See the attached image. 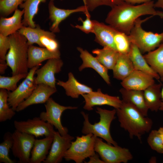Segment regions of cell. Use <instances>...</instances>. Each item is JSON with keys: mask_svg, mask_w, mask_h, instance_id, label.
Wrapping results in <instances>:
<instances>
[{"mask_svg": "<svg viewBox=\"0 0 163 163\" xmlns=\"http://www.w3.org/2000/svg\"><path fill=\"white\" fill-rule=\"evenodd\" d=\"M161 83H155L150 86L144 91L143 94L146 104L149 110L157 112L161 103Z\"/></svg>", "mask_w": 163, "mask_h": 163, "instance_id": "26", "label": "cell"}, {"mask_svg": "<svg viewBox=\"0 0 163 163\" xmlns=\"http://www.w3.org/2000/svg\"><path fill=\"white\" fill-rule=\"evenodd\" d=\"M83 2H84V4H85V0H82Z\"/></svg>", "mask_w": 163, "mask_h": 163, "instance_id": "50", "label": "cell"}, {"mask_svg": "<svg viewBox=\"0 0 163 163\" xmlns=\"http://www.w3.org/2000/svg\"><path fill=\"white\" fill-rule=\"evenodd\" d=\"M46 0H26L21 4L19 7L24 10L22 23L24 26L35 27L36 24L33 19L38 12L39 6L41 3H45Z\"/></svg>", "mask_w": 163, "mask_h": 163, "instance_id": "28", "label": "cell"}, {"mask_svg": "<svg viewBox=\"0 0 163 163\" xmlns=\"http://www.w3.org/2000/svg\"><path fill=\"white\" fill-rule=\"evenodd\" d=\"M63 64V62L60 58L48 59L43 66L37 69L35 72L36 84H43L56 88L55 75L61 71Z\"/></svg>", "mask_w": 163, "mask_h": 163, "instance_id": "12", "label": "cell"}, {"mask_svg": "<svg viewBox=\"0 0 163 163\" xmlns=\"http://www.w3.org/2000/svg\"><path fill=\"white\" fill-rule=\"evenodd\" d=\"M46 111L41 112L39 117L43 121L47 122L55 127L62 136L68 134V130L64 126L61 122V117L63 112L66 110L75 109L77 107L65 106L56 102L50 97L45 103Z\"/></svg>", "mask_w": 163, "mask_h": 163, "instance_id": "8", "label": "cell"}, {"mask_svg": "<svg viewBox=\"0 0 163 163\" xmlns=\"http://www.w3.org/2000/svg\"><path fill=\"white\" fill-rule=\"evenodd\" d=\"M15 129L33 135L35 137L53 136L56 132L54 126L42 120L39 117L26 121L15 120L14 123Z\"/></svg>", "mask_w": 163, "mask_h": 163, "instance_id": "11", "label": "cell"}, {"mask_svg": "<svg viewBox=\"0 0 163 163\" xmlns=\"http://www.w3.org/2000/svg\"><path fill=\"white\" fill-rule=\"evenodd\" d=\"M105 22L116 30L129 35L136 20L142 15H158L152 1L134 5L125 2L111 8Z\"/></svg>", "mask_w": 163, "mask_h": 163, "instance_id": "1", "label": "cell"}, {"mask_svg": "<svg viewBox=\"0 0 163 163\" xmlns=\"http://www.w3.org/2000/svg\"><path fill=\"white\" fill-rule=\"evenodd\" d=\"M158 130L163 142V127H160Z\"/></svg>", "mask_w": 163, "mask_h": 163, "instance_id": "47", "label": "cell"}, {"mask_svg": "<svg viewBox=\"0 0 163 163\" xmlns=\"http://www.w3.org/2000/svg\"><path fill=\"white\" fill-rule=\"evenodd\" d=\"M142 20L138 18L129 35L132 43L136 45L142 53L149 52L158 47L163 40V32L154 33L143 30L142 24L151 17Z\"/></svg>", "mask_w": 163, "mask_h": 163, "instance_id": "5", "label": "cell"}, {"mask_svg": "<svg viewBox=\"0 0 163 163\" xmlns=\"http://www.w3.org/2000/svg\"><path fill=\"white\" fill-rule=\"evenodd\" d=\"M119 91L122 96V101L133 105L144 116H147L149 110L145 102L143 91L122 88L120 89Z\"/></svg>", "mask_w": 163, "mask_h": 163, "instance_id": "24", "label": "cell"}, {"mask_svg": "<svg viewBox=\"0 0 163 163\" xmlns=\"http://www.w3.org/2000/svg\"><path fill=\"white\" fill-rule=\"evenodd\" d=\"M92 53L96 55V58L108 70L113 69L119 54L117 50L107 47L96 49L92 50Z\"/></svg>", "mask_w": 163, "mask_h": 163, "instance_id": "30", "label": "cell"}, {"mask_svg": "<svg viewBox=\"0 0 163 163\" xmlns=\"http://www.w3.org/2000/svg\"><path fill=\"white\" fill-rule=\"evenodd\" d=\"M24 10L17 9L13 15L8 18L1 16L0 19V34L5 36L18 31L23 26L21 20Z\"/></svg>", "mask_w": 163, "mask_h": 163, "instance_id": "23", "label": "cell"}, {"mask_svg": "<svg viewBox=\"0 0 163 163\" xmlns=\"http://www.w3.org/2000/svg\"><path fill=\"white\" fill-rule=\"evenodd\" d=\"M152 1V0H124L125 2L132 5L136 3H144Z\"/></svg>", "mask_w": 163, "mask_h": 163, "instance_id": "43", "label": "cell"}, {"mask_svg": "<svg viewBox=\"0 0 163 163\" xmlns=\"http://www.w3.org/2000/svg\"><path fill=\"white\" fill-rule=\"evenodd\" d=\"M135 69L128 54L119 53L116 63L112 69L114 78L122 81Z\"/></svg>", "mask_w": 163, "mask_h": 163, "instance_id": "27", "label": "cell"}, {"mask_svg": "<svg viewBox=\"0 0 163 163\" xmlns=\"http://www.w3.org/2000/svg\"><path fill=\"white\" fill-rule=\"evenodd\" d=\"M93 21V33L95 36V41L103 47H109L117 50L114 37L117 30L109 25H106L96 20Z\"/></svg>", "mask_w": 163, "mask_h": 163, "instance_id": "18", "label": "cell"}, {"mask_svg": "<svg viewBox=\"0 0 163 163\" xmlns=\"http://www.w3.org/2000/svg\"><path fill=\"white\" fill-rule=\"evenodd\" d=\"M96 112L99 115L100 120L93 124L89 121L88 114L81 112L84 119L82 133L85 135L92 134L97 137L103 139L110 145H118L117 142L113 139L110 132L111 123L116 118V109L109 110L97 107Z\"/></svg>", "mask_w": 163, "mask_h": 163, "instance_id": "4", "label": "cell"}, {"mask_svg": "<svg viewBox=\"0 0 163 163\" xmlns=\"http://www.w3.org/2000/svg\"><path fill=\"white\" fill-rule=\"evenodd\" d=\"M155 8H160L163 10V0H157L154 4Z\"/></svg>", "mask_w": 163, "mask_h": 163, "instance_id": "45", "label": "cell"}, {"mask_svg": "<svg viewBox=\"0 0 163 163\" xmlns=\"http://www.w3.org/2000/svg\"><path fill=\"white\" fill-rule=\"evenodd\" d=\"M84 98L85 104L84 109L88 111L93 110L96 106L107 105L117 109L119 108L122 103V101L118 96H113L103 93L100 89L96 91H92L82 95Z\"/></svg>", "mask_w": 163, "mask_h": 163, "instance_id": "14", "label": "cell"}, {"mask_svg": "<svg viewBox=\"0 0 163 163\" xmlns=\"http://www.w3.org/2000/svg\"><path fill=\"white\" fill-rule=\"evenodd\" d=\"M40 42L43 47L53 52L59 50V44L56 37L46 35L41 36Z\"/></svg>", "mask_w": 163, "mask_h": 163, "instance_id": "39", "label": "cell"}, {"mask_svg": "<svg viewBox=\"0 0 163 163\" xmlns=\"http://www.w3.org/2000/svg\"><path fill=\"white\" fill-rule=\"evenodd\" d=\"M74 137L67 134L62 136L56 131L53 142L47 158L43 163H59L64 158L65 154L70 147Z\"/></svg>", "mask_w": 163, "mask_h": 163, "instance_id": "13", "label": "cell"}, {"mask_svg": "<svg viewBox=\"0 0 163 163\" xmlns=\"http://www.w3.org/2000/svg\"><path fill=\"white\" fill-rule=\"evenodd\" d=\"M12 136L13 144L11 150L13 155L18 159L20 163H30L35 136L16 129Z\"/></svg>", "mask_w": 163, "mask_h": 163, "instance_id": "10", "label": "cell"}, {"mask_svg": "<svg viewBox=\"0 0 163 163\" xmlns=\"http://www.w3.org/2000/svg\"><path fill=\"white\" fill-rule=\"evenodd\" d=\"M148 64L160 78L163 76V43L156 50L143 56Z\"/></svg>", "mask_w": 163, "mask_h": 163, "instance_id": "31", "label": "cell"}, {"mask_svg": "<svg viewBox=\"0 0 163 163\" xmlns=\"http://www.w3.org/2000/svg\"><path fill=\"white\" fill-rule=\"evenodd\" d=\"M124 2V0H85L84 5L89 11H92L100 6L105 5L112 8Z\"/></svg>", "mask_w": 163, "mask_h": 163, "instance_id": "38", "label": "cell"}, {"mask_svg": "<svg viewBox=\"0 0 163 163\" xmlns=\"http://www.w3.org/2000/svg\"><path fill=\"white\" fill-rule=\"evenodd\" d=\"M61 0V1H62V0Z\"/></svg>", "mask_w": 163, "mask_h": 163, "instance_id": "51", "label": "cell"}, {"mask_svg": "<svg viewBox=\"0 0 163 163\" xmlns=\"http://www.w3.org/2000/svg\"><path fill=\"white\" fill-rule=\"evenodd\" d=\"M18 31L26 38L29 46L36 43L43 47L40 40L41 36L46 35L56 37L54 33L42 29L38 24L34 28L23 26Z\"/></svg>", "mask_w": 163, "mask_h": 163, "instance_id": "29", "label": "cell"}, {"mask_svg": "<svg viewBox=\"0 0 163 163\" xmlns=\"http://www.w3.org/2000/svg\"><path fill=\"white\" fill-rule=\"evenodd\" d=\"M57 84L64 88L67 96L73 98H77L80 95L93 91L91 88L78 81L71 72L69 73L68 79L67 81L58 80Z\"/></svg>", "mask_w": 163, "mask_h": 163, "instance_id": "21", "label": "cell"}, {"mask_svg": "<svg viewBox=\"0 0 163 163\" xmlns=\"http://www.w3.org/2000/svg\"><path fill=\"white\" fill-rule=\"evenodd\" d=\"M26 0H0V13L1 16L9 15Z\"/></svg>", "mask_w": 163, "mask_h": 163, "instance_id": "36", "label": "cell"}, {"mask_svg": "<svg viewBox=\"0 0 163 163\" xmlns=\"http://www.w3.org/2000/svg\"><path fill=\"white\" fill-rule=\"evenodd\" d=\"M84 13L86 16L85 20L83 21L81 18H78L79 20L82 22V25H81L76 24L75 27L86 34L93 33L94 24L93 20L91 19V15L89 11L87 10Z\"/></svg>", "mask_w": 163, "mask_h": 163, "instance_id": "40", "label": "cell"}, {"mask_svg": "<svg viewBox=\"0 0 163 163\" xmlns=\"http://www.w3.org/2000/svg\"><path fill=\"white\" fill-rule=\"evenodd\" d=\"M28 73L20 74L11 77L0 76V88L12 91L17 87V84L21 79L25 78Z\"/></svg>", "mask_w": 163, "mask_h": 163, "instance_id": "35", "label": "cell"}, {"mask_svg": "<svg viewBox=\"0 0 163 163\" xmlns=\"http://www.w3.org/2000/svg\"><path fill=\"white\" fill-rule=\"evenodd\" d=\"M114 41L116 50L119 53L128 54L132 44L129 35L117 30L114 34Z\"/></svg>", "mask_w": 163, "mask_h": 163, "instance_id": "34", "label": "cell"}, {"mask_svg": "<svg viewBox=\"0 0 163 163\" xmlns=\"http://www.w3.org/2000/svg\"><path fill=\"white\" fill-rule=\"evenodd\" d=\"M8 91L3 89H0V122L11 120L15 115V111L10 107L8 102Z\"/></svg>", "mask_w": 163, "mask_h": 163, "instance_id": "32", "label": "cell"}, {"mask_svg": "<svg viewBox=\"0 0 163 163\" xmlns=\"http://www.w3.org/2000/svg\"><path fill=\"white\" fill-rule=\"evenodd\" d=\"M158 15L161 18H163V12L162 11H159ZM162 43H163V40Z\"/></svg>", "mask_w": 163, "mask_h": 163, "instance_id": "48", "label": "cell"}, {"mask_svg": "<svg viewBox=\"0 0 163 163\" xmlns=\"http://www.w3.org/2000/svg\"><path fill=\"white\" fill-rule=\"evenodd\" d=\"M53 136L35 139L32 149L30 163H41L46 160L49 153Z\"/></svg>", "mask_w": 163, "mask_h": 163, "instance_id": "22", "label": "cell"}, {"mask_svg": "<svg viewBox=\"0 0 163 163\" xmlns=\"http://www.w3.org/2000/svg\"><path fill=\"white\" fill-rule=\"evenodd\" d=\"M59 50L53 52L44 47L29 45L28 50L27 66L32 69L43 61L52 58H60Z\"/></svg>", "mask_w": 163, "mask_h": 163, "instance_id": "20", "label": "cell"}, {"mask_svg": "<svg viewBox=\"0 0 163 163\" xmlns=\"http://www.w3.org/2000/svg\"><path fill=\"white\" fill-rule=\"evenodd\" d=\"M155 79L147 73L134 70L121 84L123 88L126 89L143 91L155 83Z\"/></svg>", "mask_w": 163, "mask_h": 163, "instance_id": "17", "label": "cell"}, {"mask_svg": "<svg viewBox=\"0 0 163 163\" xmlns=\"http://www.w3.org/2000/svg\"><path fill=\"white\" fill-rule=\"evenodd\" d=\"M3 139L0 144V163H14L16 161L11 159L9 155L13 144L12 133L9 132L5 133Z\"/></svg>", "mask_w": 163, "mask_h": 163, "instance_id": "33", "label": "cell"}, {"mask_svg": "<svg viewBox=\"0 0 163 163\" xmlns=\"http://www.w3.org/2000/svg\"><path fill=\"white\" fill-rule=\"evenodd\" d=\"M116 110L120 126L128 132L130 138L135 136L141 141L142 136L151 130L152 119L131 104L122 101L120 107Z\"/></svg>", "mask_w": 163, "mask_h": 163, "instance_id": "2", "label": "cell"}, {"mask_svg": "<svg viewBox=\"0 0 163 163\" xmlns=\"http://www.w3.org/2000/svg\"><path fill=\"white\" fill-rule=\"evenodd\" d=\"M97 137L91 133L77 136L74 141L72 142L64 158L67 161L73 160L76 163H82L86 158L95 153L94 145Z\"/></svg>", "mask_w": 163, "mask_h": 163, "instance_id": "6", "label": "cell"}, {"mask_svg": "<svg viewBox=\"0 0 163 163\" xmlns=\"http://www.w3.org/2000/svg\"><path fill=\"white\" fill-rule=\"evenodd\" d=\"M159 110L163 111V86L161 89V103Z\"/></svg>", "mask_w": 163, "mask_h": 163, "instance_id": "46", "label": "cell"}, {"mask_svg": "<svg viewBox=\"0 0 163 163\" xmlns=\"http://www.w3.org/2000/svg\"><path fill=\"white\" fill-rule=\"evenodd\" d=\"M89 160L87 162L88 163H104L102 160L100 159L98 155L95 153L94 155L90 156L89 157Z\"/></svg>", "mask_w": 163, "mask_h": 163, "instance_id": "42", "label": "cell"}, {"mask_svg": "<svg viewBox=\"0 0 163 163\" xmlns=\"http://www.w3.org/2000/svg\"><path fill=\"white\" fill-rule=\"evenodd\" d=\"M94 150L104 163H126L133 158L128 149L110 145L98 137L95 140Z\"/></svg>", "mask_w": 163, "mask_h": 163, "instance_id": "7", "label": "cell"}, {"mask_svg": "<svg viewBox=\"0 0 163 163\" xmlns=\"http://www.w3.org/2000/svg\"><path fill=\"white\" fill-rule=\"evenodd\" d=\"M10 38L0 34V63H6L5 58L10 47Z\"/></svg>", "mask_w": 163, "mask_h": 163, "instance_id": "41", "label": "cell"}, {"mask_svg": "<svg viewBox=\"0 0 163 163\" xmlns=\"http://www.w3.org/2000/svg\"><path fill=\"white\" fill-rule=\"evenodd\" d=\"M147 142L152 150L159 153H163V142L158 130H152L147 139Z\"/></svg>", "mask_w": 163, "mask_h": 163, "instance_id": "37", "label": "cell"}, {"mask_svg": "<svg viewBox=\"0 0 163 163\" xmlns=\"http://www.w3.org/2000/svg\"><path fill=\"white\" fill-rule=\"evenodd\" d=\"M10 47L7 54L5 61L12 70V75L28 73L27 40L18 31L9 36Z\"/></svg>", "mask_w": 163, "mask_h": 163, "instance_id": "3", "label": "cell"}, {"mask_svg": "<svg viewBox=\"0 0 163 163\" xmlns=\"http://www.w3.org/2000/svg\"><path fill=\"white\" fill-rule=\"evenodd\" d=\"M57 91L56 88L45 84L37 85L30 95L18 106L16 111H21L32 105L45 103Z\"/></svg>", "mask_w": 163, "mask_h": 163, "instance_id": "16", "label": "cell"}, {"mask_svg": "<svg viewBox=\"0 0 163 163\" xmlns=\"http://www.w3.org/2000/svg\"><path fill=\"white\" fill-rule=\"evenodd\" d=\"M54 1V0H50L48 7L49 18L51 23L50 30V31L54 33L60 32L59 24L62 21L71 14L77 12H82L84 13L88 10L86 6L84 5L74 9H61L55 6Z\"/></svg>", "mask_w": 163, "mask_h": 163, "instance_id": "15", "label": "cell"}, {"mask_svg": "<svg viewBox=\"0 0 163 163\" xmlns=\"http://www.w3.org/2000/svg\"><path fill=\"white\" fill-rule=\"evenodd\" d=\"M128 55L135 70L140 71L152 76L155 79H160L159 75L150 66L137 47L132 43Z\"/></svg>", "mask_w": 163, "mask_h": 163, "instance_id": "25", "label": "cell"}, {"mask_svg": "<svg viewBox=\"0 0 163 163\" xmlns=\"http://www.w3.org/2000/svg\"></svg>", "mask_w": 163, "mask_h": 163, "instance_id": "52", "label": "cell"}, {"mask_svg": "<svg viewBox=\"0 0 163 163\" xmlns=\"http://www.w3.org/2000/svg\"><path fill=\"white\" fill-rule=\"evenodd\" d=\"M8 66L6 63H0V73L3 74L5 72V70Z\"/></svg>", "mask_w": 163, "mask_h": 163, "instance_id": "44", "label": "cell"}, {"mask_svg": "<svg viewBox=\"0 0 163 163\" xmlns=\"http://www.w3.org/2000/svg\"><path fill=\"white\" fill-rule=\"evenodd\" d=\"M77 49L80 53V56L83 62L78 68L79 71H82L85 68H91L100 75L107 84L110 85V82L108 69L87 50L80 47H77Z\"/></svg>", "mask_w": 163, "mask_h": 163, "instance_id": "19", "label": "cell"}, {"mask_svg": "<svg viewBox=\"0 0 163 163\" xmlns=\"http://www.w3.org/2000/svg\"><path fill=\"white\" fill-rule=\"evenodd\" d=\"M161 81L163 84V76L160 78Z\"/></svg>", "mask_w": 163, "mask_h": 163, "instance_id": "49", "label": "cell"}, {"mask_svg": "<svg viewBox=\"0 0 163 163\" xmlns=\"http://www.w3.org/2000/svg\"><path fill=\"white\" fill-rule=\"evenodd\" d=\"M39 66H37L31 69L26 77L14 90L8 91V104L15 111L19 104L30 95L37 86L34 75Z\"/></svg>", "mask_w": 163, "mask_h": 163, "instance_id": "9", "label": "cell"}]
</instances>
